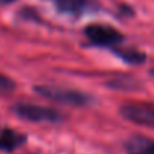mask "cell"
<instances>
[{
	"label": "cell",
	"instance_id": "9",
	"mask_svg": "<svg viewBox=\"0 0 154 154\" xmlns=\"http://www.w3.org/2000/svg\"><path fill=\"white\" fill-rule=\"evenodd\" d=\"M17 84L14 82L12 78L0 73V96H5V94H11L14 90H15Z\"/></svg>",
	"mask_w": 154,
	"mask_h": 154
},
{
	"label": "cell",
	"instance_id": "8",
	"mask_svg": "<svg viewBox=\"0 0 154 154\" xmlns=\"http://www.w3.org/2000/svg\"><path fill=\"white\" fill-rule=\"evenodd\" d=\"M57 6L60 11L67 12V14H81L84 8L87 6L85 0H55Z\"/></svg>",
	"mask_w": 154,
	"mask_h": 154
},
{
	"label": "cell",
	"instance_id": "5",
	"mask_svg": "<svg viewBox=\"0 0 154 154\" xmlns=\"http://www.w3.org/2000/svg\"><path fill=\"white\" fill-rule=\"evenodd\" d=\"M27 141V136L21 132H17L14 129L5 127L0 130V151L3 153H12L21 145H24Z\"/></svg>",
	"mask_w": 154,
	"mask_h": 154
},
{
	"label": "cell",
	"instance_id": "1",
	"mask_svg": "<svg viewBox=\"0 0 154 154\" xmlns=\"http://www.w3.org/2000/svg\"><path fill=\"white\" fill-rule=\"evenodd\" d=\"M35 93L47 100L63 105H70V106H87L91 103V97L82 91L67 88V87H60V85H50V84H42V85H35Z\"/></svg>",
	"mask_w": 154,
	"mask_h": 154
},
{
	"label": "cell",
	"instance_id": "4",
	"mask_svg": "<svg viewBox=\"0 0 154 154\" xmlns=\"http://www.w3.org/2000/svg\"><path fill=\"white\" fill-rule=\"evenodd\" d=\"M120 114L130 123L154 127V103L127 102L120 106Z\"/></svg>",
	"mask_w": 154,
	"mask_h": 154
},
{
	"label": "cell",
	"instance_id": "6",
	"mask_svg": "<svg viewBox=\"0 0 154 154\" xmlns=\"http://www.w3.org/2000/svg\"><path fill=\"white\" fill-rule=\"evenodd\" d=\"M124 150L127 154H154V139L133 135L124 141Z\"/></svg>",
	"mask_w": 154,
	"mask_h": 154
},
{
	"label": "cell",
	"instance_id": "3",
	"mask_svg": "<svg viewBox=\"0 0 154 154\" xmlns=\"http://www.w3.org/2000/svg\"><path fill=\"white\" fill-rule=\"evenodd\" d=\"M12 111L17 117L33 121V123H58L63 120L61 112L57 109L44 106V105H35V103H17L12 106Z\"/></svg>",
	"mask_w": 154,
	"mask_h": 154
},
{
	"label": "cell",
	"instance_id": "7",
	"mask_svg": "<svg viewBox=\"0 0 154 154\" xmlns=\"http://www.w3.org/2000/svg\"><path fill=\"white\" fill-rule=\"evenodd\" d=\"M111 51L114 52L118 58H121L123 61H126L129 64H141V63H144L147 60L145 52L139 51L136 48H132V47H124L123 44L115 47V48H112Z\"/></svg>",
	"mask_w": 154,
	"mask_h": 154
},
{
	"label": "cell",
	"instance_id": "10",
	"mask_svg": "<svg viewBox=\"0 0 154 154\" xmlns=\"http://www.w3.org/2000/svg\"><path fill=\"white\" fill-rule=\"evenodd\" d=\"M15 0H0V5H9V3H14Z\"/></svg>",
	"mask_w": 154,
	"mask_h": 154
},
{
	"label": "cell",
	"instance_id": "2",
	"mask_svg": "<svg viewBox=\"0 0 154 154\" xmlns=\"http://www.w3.org/2000/svg\"><path fill=\"white\" fill-rule=\"evenodd\" d=\"M84 36L93 47H100L108 50H112L124 42V35L118 29L100 23L88 24L84 29Z\"/></svg>",
	"mask_w": 154,
	"mask_h": 154
}]
</instances>
